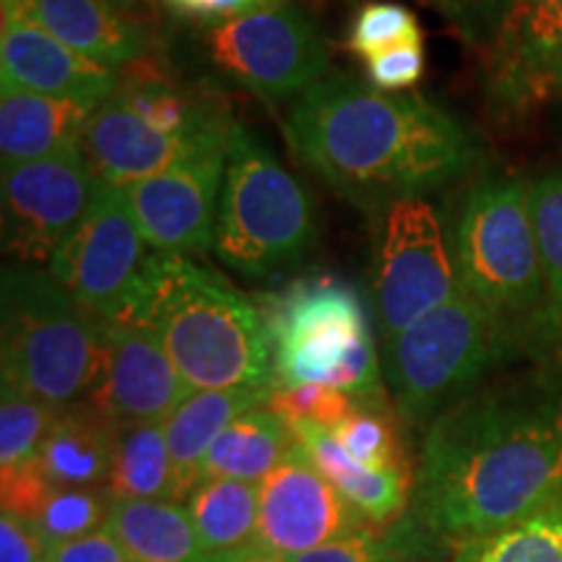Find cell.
Returning <instances> with one entry per match:
<instances>
[{"mask_svg":"<svg viewBox=\"0 0 562 562\" xmlns=\"http://www.w3.org/2000/svg\"><path fill=\"white\" fill-rule=\"evenodd\" d=\"M362 529V513L318 472L300 442L258 484L256 544L279 558H297Z\"/></svg>","mask_w":562,"mask_h":562,"instance_id":"obj_13","label":"cell"},{"mask_svg":"<svg viewBox=\"0 0 562 562\" xmlns=\"http://www.w3.org/2000/svg\"><path fill=\"white\" fill-rule=\"evenodd\" d=\"M277 385L321 383L360 402H381V362L362 297L334 277H307L263 294Z\"/></svg>","mask_w":562,"mask_h":562,"instance_id":"obj_7","label":"cell"},{"mask_svg":"<svg viewBox=\"0 0 562 562\" xmlns=\"http://www.w3.org/2000/svg\"><path fill=\"white\" fill-rule=\"evenodd\" d=\"M180 16L206 21V24H227V21H235L240 16H248V13L271 9L279 0H167Z\"/></svg>","mask_w":562,"mask_h":562,"instance_id":"obj_41","label":"cell"},{"mask_svg":"<svg viewBox=\"0 0 562 562\" xmlns=\"http://www.w3.org/2000/svg\"><path fill=\"white\" fill-rule=\"evenodd\" d=\"M456 562H562V501L508 529L461 544Z\"/></svg>","mask_w":562,"mask_h":562,"instance_id":"obj_29","label":"cell"},{"mask_svg":"<svg viewBox=\"0 0 562 562\" xmlns=\"http://www.w3.org/2000/svg\"><path fill=\"white\" fill-rule=\"evenodd\" d=\"M529 209L547 290L562 313V170L547 172L531 182Z\"/></svg>","mask_w":562,"mask_h":562,"instance_id":"obj_32","label":"cell"},{"mask_svg":"<svg viewBox=\"0 0 562 562\" xmlns=\"http://www.w3.org/2000/svg\"><path fill=\"white\" fill-rule=\"evenodd\" d=\"M209 562H286V560L269 550H263L261 544H248L243 547V550L209 554Z\"/></svg>","mask_w":562,"mask_h":562,"instance_id":"obj_42","label":"cell"},{"mask_svg":"<svg viewBox=\"0 0 562 562\" xmlns=\"http://www.w3.org/2000/svg\"><path fill=\"white\" fill-rule=\"evenodd\" d=\"M209 53L224 74L269 104L305 94L328 68L321 32L286 0L214 26Z\"/></svg>","mask_w":562,"mask_h":562,"instance_id":"obj_10","label":"cell"},{"mask_svg":"<svg viewBox=\"0 0 562 562\" xmlns=\"http://www.w3.org/2000/svg\"><path fill=\"white\" fill-rule=\"evenodd\" d=\"M286 562H406L404 554H398L396 547L385 539H378L370 529H362L355 537L339 539L318 550L297 554Z\"/></svg>","mask_w":562,"mask_h":562,"instance_id":"obj_38","label":"cell"},{"mask_svg":"<svg viewBox=\"0 0 562 562\" xmlns=\"http://www.w3.org/2000/svg\"><path fill=\"white\" fill-rule=\"evenodd\" d=\"M117 425L89 402L63 406L42 440L37 469L50 487H108Z\"/></svg>","mask_w":562,"mask_h":562,"instance_id":"obj_22","label":"cell"},{"mask_svg":"<svg viewBox=\"0 0 562 562\" xmlns=\"http://www.w3.org/2000/svg\"><path fill=\"white\" fill-rule=\"evenodd\" d=\"M273 389H229L195 391L165 419L167 448H170L175 501H188L201 484L203 461L220 435L240 414L269 404Z\"/></svg>","mask_w":562,"mask_h":562,"instance_id":"obj_23","label":"cell"},{"mask_svg":"<svg viewBox=\"0 0 562 562\" xmlns=\"http://www.w3.org/2000/svg\"><path fill=\"white\" fill-rule=\"evenodd\" d=\"M334 435L344 446V451L364 467L378 469V472L402 469L396 432L383 414L357 406L339 427H334Z\"/></svg>","mask_w":562,"mask_h":562,"instance_id":"obj_35","label":"cell"},{"mask_svg":"<svg viewBox=\"0 0 562 562\" xmlns=\"http://www.w3.org/2000/svg\"><path fill=\"white\" fill-rule=\"evenodd\" d=\"M453 263L467 294L524 331L554 336L562 313L547 290L533 235L529 188L518 178H482L463 195Z\"/></svg>","mask_w":562,"mask_h":562,"instance_id":"obj_4","label":"cell"},{"mask_svg":"<svg viewBox=\"0 0 562 562\" xmlns=\"http://www.w3.org/2000/svg\"><path fill=\"white\" fill-rule=\"evenodd\" d=\"M453 24L472 45H490L501 32L513 0H422Z\"/></svg>","mask_w":562,"mask_h":562,"instance_id":"obj_36","label":"cell"},{"mask_svg":"<svg viewBox=\"0 0 562 562\" xmlns=\"http://www.w3.org/2000/svg\"><path fill=\"white\" fill-rule=\"evenodd\" d=\"M117 321L149 328L191 391L277 389L258 305L182 252L146 258Z\"/></svg>","mask_w":562,"mask_h":562,"instance_id":"obj_3","label":"cell"},{"mask_svg":"<svg viewBox=\"0 0 562 562\" xmlns=\"http://www.w3.org/2000/svg\"><path fill=\"white\" fill-rule=\"evenodd\" d=\"M47 547L32 521L13 510L0 513V562H42Z\"/></svg>","mask_w":562,"mask_h":562,"instance_id":"obj_39","label":"cell"},{"mask_svg":"<svg viewBox=\"0 0 562 562\" xmlns=\"http://www.w3.org/2000/svg\"><path fill=\"white\" fill-rule=\"evenodd\" d=\"M487 97L505 117L562 100V0H513L490 42Z\"/></svg>","mask_w":562,"mask_h":562,"instance_id":"obj_14","label":"cell"},{"mask_svg":"<svg viewBox=\"0 0 562 562\" xmlns=\"http://www.w3.org/2000/svg\"><path fill=\"white\" fill-rule=\"evenodd\" d=\"M108 526L133 562H209L188 508L175 501H112Z\"/></svg>","mask_w":562,"mask_h":562,"instance_id":"obj_25","label":"cell"},{"mask_svg":"<svg viewBox=\"0 0 562 562\" xmlns=\"http://www.w3.org/2000/svg\"><path fill=\"white\" fill-rule=\"evenodd\" d=\"M102 180L87 154L21 161L3 167V252L13 263H50L83 220Z\"/></svg>","mask_w":562,"mask_h":562,"instance_id":"obj_12","label":"cell"},{"mask_svg":"<svg viewBox=\"0 0 562 562\" xmlns=\"http://www.w3.org/2000/svg\"><path fill=\"white\" fill-rule=\"evenodd\" d=\"M146 245L123 188L102 180L83 220L53 256L50 273L97 321H117L149 258Z\"/></svg>","mask_w":562,"mask_h":562,"instance_id":"obj_11","label":"cell"},{"mask_svg":"<svg viewBox=\"0 0 562 562\" xmlns=\"http://www.w3.org/2000/svg\"><path fill=\"white\" fill-rule=\"evenodd\" d=\"M425 45H402L368 58V79L381 91H404L425 76Z\"/></svg>","mask_w":562,"mask_h":562,"instance_id":"obj_37","label":"cell"},{"mask_svg":"<svg viewBox=\"0 0 562 562\" xmlns=\"http://www.w3.org/2000/svg\"><path fill=\"white\" fill-rule=\"evenodd\" d=\"M58 409L16 385L0 391V474H13L37 463V453Z\"/></svg>","mask_w":562,"mask_h":562,"instance_id":"obj_31","label":"cell"},{"mask_svg":"<svg viewBox=\"0 0 562 562\" xmlns=\"http://www.w3.org/2000/svg\"><path fill=\"white\" fill-rule=\"evenodd\" d=\"M3 383L63 409L87 402L100 372V321L34 266L11 263L0 279Z\"/></svg>","mask_w":562,"mask_h":562,"instance_id":"obj_6","label":"cell"},{"mask_svg":"<svg viewBox=\"0 0 562 562\" xmlns=\"http://www.w3.org/2000/svg\"><path fill=\"white\" fill-rule=\"evenodd\" d=\"M313 201L248 128L235 125L224 170L214 252L248 279L290 269L315 243Z\"/></svg>","mask_w":562,"mask_h":562,"instance_id":"obj_8","label":"cell"},{"mask_svg":"<svg viewBox=\"0 0 562 562\" xmlns=\"http://www.w3.org/2000/svg\"><path fill=\"white\" fill-rule=\"evenodd\" d=\"M227 151L178 161L170 170L123 188L125 201L154 250L186 256L214 248Z\"/></svg>","mask_w":562,"mask_h":562,"instance_id":"obj_16","label":"cell"},{"mask_svg":"<svg viewBox=\"0 0 562 562\" xmlns=\"http://www.w3.org/2000/svg\"><path fill=\"white\" fill-rule=\"evenodd\" d=\"M294 435V440L305 448L311 461L318 467V472L341 492L347 501L355 505L362 516L370 521L385 524L402 513L406 503V482L404 469H378L364 467L344 451V446L336 440L331 427L313 425V422H286Z\"/></svg>","mask_w":562,"mask_h":562,"instance_id":"obj_24","label":"cell"},{"mask_svg":"<svg viewBox=\"0 0 562 562\" xmlns=\"http://www.w3.org/2000/svg\"><path fill=\"white\" fill-rule=\"evenodd\" d=\"M269 409L277 412L284 422H313V425L334 430L357 409V402L349 393L331 385H277L269 398Z\"/></svg>","mask_w":562,"mask_h":562,"instance_id":"obj_34","label":"cell"},{"mask_svg":"<svg viewBox=\"0 0 562 562\" xmlns=\"http://www.w3.org/2000/svg\"><path fill=\"white\" fill-rule=\"evenodd\" d=\"M297 446L284 419L269 406L245 412L220 435L203 461V480L261 484Z\"/></svg>","mask_w":562,"mask_h":562,"instance_id":"obj_26","label":"cell"},{"mask_svg":"<svg viewBox=\"0 0 562 562\" xmlns=\"http://www.w3.org/2000/svg\"><path fill=\"white\" fill-rule=\"evenodd\" d=\"M47 558L53 562H133L128 552L123 550V544L117 542L115 533L110 531V526H102V529L91 531L87 537L55 547Z\"/></svg>","mask_w":562,"mask_h":562,"instance_id":"obj_40","label":"cell"},{"mask_svg":"<svg viewBox=\"0 0 562 562\" xmlns=\"http://www.w3.org/2000/svg\"><path fill=\"white\" fill-rule=\"evenodd\" d=\"M286 140L307 170L357 206L422 199L467 175L480 146L451 112L419 94H391L328 76L294 102Z\"/></svg>","mask_w":562,"mask_h":562,"instance_id":"obj_2","label":"cell"},{"mask_svg":"<svg viewBox=\"0 0 562 562\" xmlns=\"http://www.w3.org/2000/svg\"><path fill=\"white\" fill-rule=\"evenodd\" d=\"M97 108L19 87H0V159L3 167L83 149Z\"/></svg>","mask_w":562,"mask_h":562,"instance_id":"obj_21","label":"cell"},{"mask_svg":"<svg viewBox=\"0 0 562 562\" xmlns=\"http://www.w3.org/2000/svg\"><path fill=\"white\" fill-rule=\"evenodd\" d=\"M0 87H19L45 97L76 100L89 108L112 97L117 70L70 50L45 26L26 16L13 0H3L0 26Z\"/></svg>","mask_w":562,"mask_h":562,"instance_id":"obj_17","label":"cell"},{"mask_svg":"<svg viewBox=\"0 0 562 562\" xmlns=\"http://www.w3.org/2000/svg\"><path fill=\"white\" fill-rule=\"evenodd\" d=\"M110 508L112 495L108 487H50L26 521H32L50 554L55 547L108 526Z\"/></svg>","mask_w":562,"mask_h":562,"instance_id":"obj_30","label":"cell"},{"mask_svg":"<svg viewBox=\"0 0 562 562\" xmlns=\"http://www.w3.org/2000/svg\"><path fill=\"white\" fill-rule=\"evenodd\" d=\"M552 336L510 326L472 294L456 292L446 305L385 339V378L398 409L414 422L435 419L476 383Z\"/></svg>","mask_w":562,"mask_h":562,"instance_id":"obj_5","label":"cell"},{"mask_svg":"<svg viewBox=\"0 0 562 562\" xmlns=\"http://www.w3.org/2000/svg\"><path fill=\"white\" fill-rule=\"evenodd\" d=\"M378 211L372 297L385 341L446 305L461 286L432 203L402 199Z\"/></svg>","mask_w":562,"mask_h":562,"instance_id":"obj_9","label":"cell"},{"mask_svg":"<svg viewBox=\"0 0 562 562\" xmlns=\"http://www.w3.org/2000/svg\"><path fill=\"white\" fill-rule=\"evenodd\" d=\"M115 94L154 131L193 140H229L237 123L211 94L186 87L159 66L157 58L133 60L117 70Z\"/></svg>","mask_w":562,"mask_h":562,"instance_id":"obj_19","label":"cell"},{"mask_svg":"<svg viewBox=\"0 0 562 562\" xmlns=\"http://www.w3.org/2000/svg\"><path fill=\"white\" fill-rule=\"evenodd\" d=\"M70 50L121 70L149 55V32L110 0H13Z\"/></svg>","mask_w":562,"mask_h":562,"instance_id":"obj_20","label":"cell"},{"mask_svg":"<svg viewBox=\"0 0 562 562\" xmlns=\"http://www.w3.org/2000/svg\"><path fill=\"white\" fill-rule=\"evenodd\" d=\"M227 149L229 140H193L154 131L115 91L94 110L83 133V154L91 170L117 188L154 178L178 161Z\"/></svg>","mask_w":562,"mask_h":562,"instance_id":"obj_18","label":"cell"},{"mask_svg":"<svg viewBox=\"0 0 562 562\" xmlns=\"http://www.w3.org/2000/svg\"><path fill=\"white\" fill-rule=\"evenodd\" d=\"M112 5H117V9H123V11H133L138 5V0H110Z\"/></svg>","mask_w":562,"mask_h":562,"instance_id":"obj_43","label":"cell"},{"mask_svg":"<svg viewBox=\"0 0 562 562\" xmlns=\"http://www.w3.org/2000/svg\"><path fill=\"white\" fill-rule=\"evenodd\" d=\"M186 508L209 554L256 544L258 484L203 480L186 501Z\"/></svg>","mask_w":562,"mask_h":562,"instance_id":"obj_28","label":"cell"},{"mask_svg":"<svg viewBox=\"0 0 562 562\" xmlns=\"http://www.w3.org/2000/svg\"><path fill=\"white\" fill-rule=\"evenodd\" d=\"M402 45H425L419 21L406 5L375 0V3H364L357 11L347 42L351 53L368 60L372 55Z\"/></svg>","mask_w":562,"mask_h":562,"instance_id":"obj_33","label":"cell"},{"mask_svg":"<svg viewBox=\"0 0 562 562\" xmlns=\"http://www.w3.org/2000/svg\"><path fill=\"white\" fill-rule=\"evenodd\" d=\"M42 562H53V560H50V558H47V560H42Z\"/></svg>","mask_w":562,"mask_h":562,"instance_id":"obj_44","label":"cell"},{"mask_svg":"<svg viewBox=\"0 0 562 562\" xmlns=\"http://www.w3.org/2000/svg\"><path fill=\"white\" fill-rule=\"evenodd\" d=\"M108 492L112 501H175L165 422L117 425Z\"/></svg>","mask_w":562,"mask_h":562,"instance_id":"obj_27","label":"cell"},{"mask_svg":"<svg viewBox=\"0 0 562 562\" xmlns=\"http://www.w3.org/2000/svg\"><path fill=\"white\" fill-rule=\"evenodd\" d=\"M562 501V357L501 368L427 425L425 524L461 544Z\"/></svg>","mask_w":562,"mask_h":562,"instance_id":"obj_1","label":"cell"},{"mask_svg":"<svg viewBox=\"0 0 562 562\" xmlns=\"http://www.w3.org/2000/svg\"><path fill=\"white\" fill-rule=\"evenodd\" d=\"M100 372L87 402L115 425L165 422L195 393L149 328L128 321H100Z\"/></svg>","mask_w":562,"mask_h":562,"instance_id":"obj_15","label":"cell"}]
</instances>
